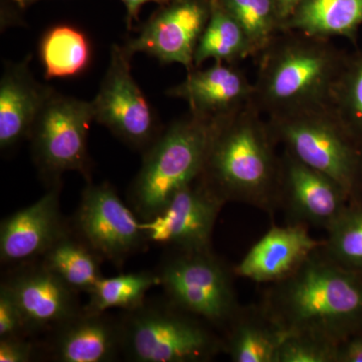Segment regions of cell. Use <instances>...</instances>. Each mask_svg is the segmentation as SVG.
I'll list each match as a JSON object with an SVG mask.
<instances>
[{"label": "cell", "instance_id": "cell-1", "mask_svg": "<svg viewBox=\"0 0 362 362\" xmlns=\"http://www.w3.org/2000/svg\"><path fill=\"white\" fill-rule=\"evenodd\" d=\"M261 306L286 334L338 344L362 329V275L337 265L320 247L289 277L271 284Z\"/></svg>", "mask_w": 362, "mask_h": 362}, {"label": "cell", "instance_id": "cell-2", "mask_svg": "<svg viewBox=\"0 0 362 362\" xmlns=\"http://www.w3.org/2000/svg\"><path fill=\"white\" fill-rule=\"evenodd\" d=\"M254 102L214 120L199 180L226 202L272 213L279 204L281 157Z\"/></svg>", "mask_w": 362, "mask_h": 362}, {"label": "cell", "instance_id": "cell-3", "mask_svg": "<svg viewBox=\"0 0 362 362\" xmlns=\"http://www.w3.org/2000/svg\"><path fill=\"white\" fill-rule=\"evenodd\" d=\"M254 104L267 118L327 107L346 58L329 39L281 32L259 54Z\"/></svg>", "mask_w": 362, "mask_h": 362}, {"label": "cell", "instance_id": "cell-4", "mask_svg": "<svg viewBox=\"0 0 362 362\" xmlns=\"http://www.w3.org/2000/svg\"><path fill=\"white\" fill-rule=\"evenodd\" d=\"M214 123L190 112L145 150L128 197L140 220H151L160 214L176 192L199 177Z\"/></svg>", "mask_w": 362, "mask_h": 362}, {"label": "cell", "instance_id": "cell-5", "mask_svg": "<svg viewBox=\"0 0 362 362\" xmlns=\"http://www.w3.org/2000/svg\"><path fill=\"white\" fill-rule=\"evenodd\" d=\"M122 354L134 362H199L213 358L223 342L197 318L168 300H145L124 311Z\"/></svg>", "mask_w": 362, "mask_h": 362}, {"label": "cell", "instance_id": "cell-6", "mask_svg": "<svg viewBox=\"0 0 362 362\" xmlns=\"http://www.w3.org/2000/svg\"><path fill=\"white\" fill-rule=\"evenodd\" d=\"M276 142L309 168L339 183L354 199L361 145L327 108L267 119Z\"/></svg>", "mask_w": 362, "mask_h": 362}, {"label": "cell", "instance_id": "cell-7", "mask_svg": "<svg viewBox=\"0 0 362 362\" xmlns=\"http://www.w3.org/2000/svg\"><path fill=\"white\" fill-rule=\"evenodd\" d=\"M171 304L216 326H228L240 307L232 274L211 252L175 251L157 271Z\"/></svg>", "mask_w": 362, "mask_h": 362}, {"label": "cell", "instance_id": "cell-8", "mask_svg": "<svg viewBox=\"0 0 362 362\" xmlns=\"http://www.w3.org/2000/svg\"><path fill=\"white\" fill-rule=\"evenodd\" d=\"M95 121L92 101L52 90L33 124L28 139L40 173L52 185L66 171H78L90 182L88 133Z\"/></svg>", "mask_w": 362, "mask_h": 362}, {"label": "cell", "instance_id": "cell-9", "mask_svg": "<svg viewBox=\"0 0 362 362\" xmlns=\"http://www.w3.org/2000/svg\"><path fill=\"white\" fill-rule=\"evenodd\" d=\"M71 228L102 261L116 266L148 243L139 216L107 182L84 188Z\"/></svg>", "mask_w": 362, "mask_h": 362}, {"label": "cell", "instance_id": "cell-10", "mask_svg": "<svg viewBox=\"0 0 362 362\" xmlns=\"http://www.w3.org/2000/svg\"><path fill=\"white\" fill-rule=\"evenodd\" d=\"M132 57L125 47H112L110 63L92 103L96 122L132 148L145 151L161 132H157L151 106L131 73Z\"/></svg>", "mask_w": 362, "mask_h": 362}, {"label": "cell", "instance_id": "cell-11", "mask_svg": "<svg viewBox=\"0 0 362 362\" xmlns=\"http://www.w3.org/2000/svg\"><path fill=\"white\" fill-rule=\"evenodd\" d=\"M225 204L197 178L176 192L160 214L142 221L147 242L175 251H209L216 218Z\"/></svg>", "mask_w": 362, "mask_h": 362}, {"label": "cell", "instance_id": "cell-12", "mask_svg": "<svg viewBox=\"0 0 362 362\" xmlns=\"http://www.w3.org/2000/svg\"><path fill=\"white\" fill-rule=\"evenodd\" d=\"M211 0H170L152 14L139 35L124 47L144 52L162 64H180L192 71L194 54L211 16Z\"/></svg>", "mask_w": 362, "mask_h": 362}, {"label": "cell", "instance_id": "cell-13", "mask_svg": "<svg viewBox=\"0 0 362 362\" xmlns=\"http://www.w3.org/2000/svg\"><path fill=\"white\" fill-rule=\"evenodd\" d=\"M350 202L351 197L339 183L284 150L281 156L279 204L286 207L293 223L327 230Z\"/></svg>", "mask_w": 362, "mask_h": 362}, {"label": "cell", "instance_id": "cell-14", "mask_svg": "<svg viewBox=\"0 0 362 362\" xmlns=\"http://www.w3.org/2000/svg\"><path fill=\"white\" fill-rule=\"evenodd\" d=\"M4 279L20 307L28 335L54 330L81 310L78 292L40 264L25 263Z\"/></svg>", "mask_w": 362, "mask_h": 362}, {"label": "cell", "instance_id": "cell-15", "mask_svg": "<svg viewBox=\"0 0 362 362\" xmlns=\"http://www.w3.org/2000/svg\"><path fill=\"white\" fill-rule=\"evenodd\" d=\"M61 183L30 206L16 211L0 225V259L6 265L40 259L70 230L61 213Z\"/></svg>", "mask_w": 362, "mask_h": 362}, {"label": "cell", "instance_id": "cell-16", "mask_svg": "<svg viewBox=\"0 0 362 362\" xmlns=\"http://www.w3.org/2000/svg\"><path fill=\"white\" fill-rule=\"evenodd\" d=\"M168 95L187 102L195 115L216 120L252 103L254 83L233 64L216 62L209 68L188 71Z\"/></svg>", "mask_w": 362, "mask_h": 362}, {"label": "cell", "instance_id": "cell-17", "mask_svg": "<svg viewBox=\"0 0 362 362\" xmlns=\"http://www.w3.org/2000/svg\"><path fill=\"white\" fill-rule=\"evenodd\" d=\"M323 243L314 239L302 223L273 226L233 268V275L257 283L280 282L294 273Z\"/></svg>", "mask_w": 362, "mask_h": 362}, {"label": "cell", "instance_id": "cell-18", "mask_svg": "<svg viewBox=\"0 0 362 362\" xmlns=\"http://www.w3.org/2000/svg\"><path fill=\"white\" fill-rule=\"evenodd\" d=\"M52 359L59 362H111L122 354L120 318L81 309L52 330Z\"/></svg>", "mask_w": 362, "mask_h": 362}, {"label": "cell", "instance_id": "cell-19", "mask_svg": "<svg viewBox=\"0 0 362 362\" xmlns=\"http://www.w3.org/2000/svg\"><path fill=\"white\" fill-rule=\"evenodd\" d=\"M28 59L6 66L0 81V148L30 138L42 106L54 89L33 78Z\"/></svg>", "mask_w": 362, "mask_h": 362}, {"label": "cell", "instance_id": "cell-20", "mask_svg": "<svg viewBox=\"0 0 362 362\" xmlns=\"http://www.w3.org/2000/svg\"><path fill=\"white\" fill-rule=\"evenodd\" d=\"M223 349L235 362H276L286 333L262 306L242 309L228 325Z\"/></svg>", "mask_w": 362, "mask_h": 362}, {"label": "cell", "instance_id": "cell-21", "mask_svg": "<svg viewBox=\"0 0 362 362\" xmlns=\"http://www.w3.org/2000/svg\"><path fill=\"white\" fill-rule=\"evenodd\" d=\"M362 25V0H304L282 32L311 37L354 39Z\"/></svg>", "mask_w": 362, "mask_h": 362}, {"label": "cell", "instance_id": "cell-22", "mask_svg": "<svg viewBox=\"0 0 362 362\" xmlns=\"http://www.w3.org/2000/svg\"><path fill=\"white\" fill-rule=\"evenodd\" d=\"M40 264L58 276L74 291L89 294L101 273L102 259L70 230L40 259Z\"/></svg>", "mask_w": 362, "mask_h": 362}, {"label": "cell", "instance_id": "cell-23", "mask_svg": "<svg viewBox=\"0 0 362 362\" xmlns=\"http://www.w3.org/2000/svg\"><path fill=\"white\" fill-rule=\"evenodd\" d=\"M254 57L246 33L220 0H211V16L194 54V68L209 59L235 64Z\"/></svg>", "mask_w": 362, "mask_h": 362}, {"label": "cell", "instance_id": "cell-24", "mask_svg": "<svg viewBox=\"0 0 362 362\" xmlns=\"http://www.w3.org/2000/svg\"><path fill=\"white\" fill-rule=\"evenodd\" d=\"M40 59L45 78H68L89 66L90 47L84 33L71 25H57L40 42Z\"/></svg>", "mask_w": 362, "mask_h": 362}, {"label": "cell", "instance_id": "cell-25", "mask_svg": "<svg viewBox=\"0 0 362 362\" xmlns=\"http://www.w3.org/2000/svg\"><path fill=\"white\" fill-rule=\"evenodd\" d=\"M160 286L157 272H137L115 277H102L89 293L85 310L104 313L110 309L132 310L146 300L147 292Z\"/></svg>", "mask_w": 362, "mask_h": 362}, {"label": "cell", "instance_id": "cell-26", "mask_svg": "<svg viewBox=\"0 0 362 362\" xmlns=\"http://www.w3.org/2000/svg\"><path fill=\"white\" fill-rule=\"evenodd\" d=\"M327 108L359 145L362 143V52L344 62Z\"/></svg>", "mask_w": 362, "mask_h": 362}, {"label": "cell", "instance_id": "cell-27", "mask_svg": "<svg viewBox=\"0 0 362 362\" xmlns=\"http://www.w3.org/2000/svg\"><path fill=\"white\" fill-rule=\"evenodd\" d=\"M321 247L337 265L362 275V204L351 202L344 213L328 228Z\"/></svg>", "mask_w": 362, "mask_h": 362}, {"label": "cell", "instance_id": "cell-28", "mask_svg": "<svg viewBox=\"0 0 362 362\" xmlns=\"http://www.w3.org/2000/svg\"><path fill=\"white\" fill-rule=\"evenodd\" d=\"M246 33L254 56H259L281 33L275 0H220Z\"/></svg>", "mask_w": 362, "mask_h": 362}, {"label": "cell", "instance_id": "cell-29", "mask_svg": "<svg viewBox=\"0 0 362 362\" xmlns=\"http://www.w3.org/2000/svg\"><path fill=\"white\" fill-rule=\"evenodd\" d=\"M335 343L301 333H289L279 346L276 362H335Z\"/></svg>", "mask_w": 362, "mask_h": 362}, {"label": "cell", "instance_id": "cell-30", "mask_svg": "<svg viewBox=\"0 0 362 362\" xmlns=\"http://www.w3.org/2000/svg\"><path fill=\"white\" fill-rule=\"evenodd\" d=\"M28 337L23 314L7 286H0V339Z\"/></svg>", "mask_w": 362, "mask_h": 362}, {"label": "cell", "instance_id": "cell-31", "mask_svg": "<svg viewBox=\"0 0 362 362\" xmlns=\"http://www.w3.org/2000/svg\"><path fill=\"white\" fill-rule=\"evenodd\" d=\"M28 337H14L0 339V362H30L37 354V346Z\"/></svg>", "mask_w": 362, "mask_h": 362}, {"label": "cell", "instance_id": "cell-32", "mask_svg": "<svg viewBox=\"0 0 362 362\" xmlns=\"http://www.w3.org/2000/svg\"><path fill=\"white\" fill-rule=\"evenodd\" d=\"M335 362H362V329L338 343Z\"/></svg>", "mask_w": 362, "mask_h": 362}, {"label": "cell", "instance_id": "cell-33", "mask_svg": "<svg viewBox=\"0 0 362 362\" xmlns=\"http://www.w3.org/2000/svg\"><path fill=\"white\" fill-rule=\"evenodd\" d=\"M123 2L124 6L126 7L127 11V20L128 28H131L133 23L138 21L139 18L140 9L144 6V4H148V2H159V4H166V2L170 1V0H121Z\"/></svg>", "mask_w": 362, "mask_h": 362}, {"label": "cell", "instance_id": "cell-34", "mask_svg": "<svg viewBox=\"0 0 362 362\" xmlns=\"http://www.w3.org/2000/svg\"><path fill=\"white\" fill-rule=\"evenodd\" d=\"M304 0H275L276 6L279 18L281 21V32H282L283 26L287 23L288 20L297 11L298 7L301 6Z\"/></svg>", "mask_w": 362, "mask_h": 362}, {"label": "cell", "instance_id": "cell-35", "mask_svg": "<svg viewBox=\"0 0 362 362\" xmlns=\"http://www.w3.org/2000/svg\"><path fill=\"white\" fill-rule=\"evenodd\" d=\"M351 202L362 204V143L361 144V157H359L358 170H357L356 188H354V199Z\"/></svg>", "mask_w": 362, "mask_h": 362}, {"label": "cell", "instance_id": "cell-36", "mask_svg": "<svg viewBox=\"0 0 362 362\" xmlns=\"http://www.w3.org/2000/svg\"><path fill=\"white\" fill-rule=\"evenodd\" d=\"M13 1L21 7H25L28 4H33V2L39 1V0H13Z\"/></svg>", "mask_w": 362, "mask_h": 362}]
</instances>
